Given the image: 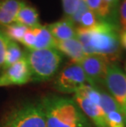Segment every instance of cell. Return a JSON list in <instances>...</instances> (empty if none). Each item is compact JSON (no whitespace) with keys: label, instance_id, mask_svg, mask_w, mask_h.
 <instances>
[{"label":"cell","instance_id":"6da1fadb","mask_svg":"<svg viewBox=\"0 0 126 127\" xmlns=\"http://www.w3.org/2000/svg\"><path fill=\"white\" fill-rule=\"evenodd\" d=\"M76 38L84 47L86 55L102 56L114 63L120 57L119 26L101 21L91 28L77 26Z\"/></svg>","mask_w":126,"mask_h":127},{"label":"cell","instance_id":"7a4b0ae2","mask_svg":"<svg viewBox=\"0 0 126 127\" xmlns=\"http://www.w3.org/2000/svg\"><path fill=\"white\" fill-rule=\"evenodd\" d=\"M41 104L47 127H93L74 98L50 94L42 99Z\"/></svg>","mask_w":126,"mask_h":127},{"label":"cell","instance_id":"3957f363","mask_svg":"<svg viewBox=\"0 0 126 127\" xmlns=\"http://www.w3.org/2000/svg\"><path fill=\"white\" fill-rule=\"evenodd\" d=\"M25 57L31 80L36 82L46 81L54 76L62 62V54L57 48L29 50Z\"/></svg>","mask_w":126,"mask_h":127},{"label":"cell","instance_id":"277c9868","mask_svg":"<svg viewBox=\"0 0 126 127\" xmlns=\"http://www.w3.org/2000/svg\"><path fill=\"white\" fill-rule=\"evenodd\" d=\"M0 127H47L41 102H26L12 109L1 121Z\"/></svg>","mask_w":126,"mask_h":127},{"label":"cell","instance_id":"5b68a950","mask_svg":"<svg viewBox=\"0 0 126 127\" xmlns=\"http://www.w3.org/2000/svg\"><path fill=\"white\" fill-rule=\"evenodd\" d=\"M88 84L79 63H70L56 77L54 88L62 94H75L83 85Z\"/></svg>","mask_w":126,"mask_h":127},{"label":"cell","instance_id":"8992f818","mask_svg":"<svg viewBox=\"0 0 126 127\" xmlns=\"http://www.w3.org/2000/svg\"><path fill=\"white\" fill-rule=\"evenodd\" d=\"M106 87L121 108L126 125V75L115 63H110L107 67Z\"/></svg>","mask_w":126,"mask_h":127},{"label":"cell","instance_id":"52a82bcc","mask_svg":"<svg viewBox=\"0 0 126 127\" xmlns=\"http://www.w3.org/2000/svg\"><path fill=\"white\" fill-rule=\"evenodd\" d=\"M109 61L102 56L88 54L79 63L88 82L93 87L106 86V77Z\"/></svg>","mask_w":126,"mask_h":127},{"label":"cell","instance_id":"ba28073f","mask_svg":"<svg viewBox=\"0 0 126 127\" xmlns=\"http://www.w3.org/2000/svg\"><path fill=\"white\" fill-rule=\"evenodd\" d=\"M31 81V74L25 54L12 66L2 70L0 75V87L22 85Z\"/></svg>","mask_w":126,"mask_h":127},{"label":"cell","instance_id":"9c48e42d","mask_svg":"<svg viewBox=\"0 0 126 127\" xmlns=\"http://www.w3.org/2000/svg\"><path fill=\"white\" fill-rule=\"evenodd\" d=\"M74 100L95 127H110L106 116L101 106L78 94H75Z\"/></svg>","mask_w":126,"mask_h":127},{"label":"cell","instance_id":"30bf717a","mask_svg":"<svg viewBox=\"0 0 126 127\" xmlns=\"http://www.w3.org/2000/svg\"><path fill=\"white\" fill-rule=\"evenodd\" d=\"M100 106L106 116L110 127H125L122 110L108 92L101 90Z\"/></svg>","mask_w":126,"mask_h":127},{"label":"cell","instance_id":"8fae6325","mask_svg":"<svg viewBox=\"0 0 126 127\" xmlns=\"http://www.w3.org/2000/svg\"><path fill=\"white\" fill-rule=\"evenodd\" d=\"M87 7L97 15L101 21L118 26L116 7L108 4L105 0H83Z\"/></svg>","mask_w":126,"mask_h":127},{"label":"cell","instance_id":"7c38bea8","mask_svg":"<svg viewBox=\"0 0 126 127\" xmlns=\"http://www.w3.org/2000/svg\"><path fill=\"white\" fill-rule=\"evenodd\" d=\"M56 48L61 54L63 53L71 58L72 63H79L86 56L84 47L77 38L61 41L56 40Z\"/></svg>","mask_w":126,"mask_h":127},{"label":"cell","instance_id":"4fadbf2b","mask_svg":"<svg viewBox=\"0 0 126 127\" xmlns=\"http://www.w3.org/2000/svg\"><path fill=\"white\" fill-rule=\"evenodd\" d=\"M47 27L57 41L76 38V27L69 17H65L57 22L50 24Z\"/></svg>","mask_w":126,"mask_h":127},{"label":"cell","instance_id":"5bb4252c","mask_svg":"<svg viewBox=\"0 0 126 127\" xmlns=\"http://www.w3.org/2000/svg\"><path fill=\"white\" fill-rule=\"evenodd\" d=\"M22 2L19 0H0V26L4 27L15 23Z\"/></svg>","mask_w":126,"mask_h":127},{"label":"cell","instance_id":"9a60e30c","mask_svg":"<svg viewBox=\"0 0 126 127\" xmlns=\"http://www.w3.org/2000/svg\"><path fill=\"white\" fill-rule=\"evenodd\" d=\"M15 23L21 24L28 28H35L40 26L38 12L34 7L22 2V5L16 17Z\"/></svg>","mask_w":126,"mask_h":127},{"label":"cell","instance_id":"2e32d148","mask_svg":"<svg viewBox=\"0 0 126 127\" xmlns=\"http://www.w3.org/2000/svg\"><path fill=\"white\" fill-rule=\"evenodd\" d=\"M35 34V44L34 49H44V48H56V39L47 26H39L33 28Z\"/></svg>","mask_w":126,"mask_h":127},{"label":"cell","instance_id":"e0dca14e","mask_svg":"<svg viewBox=\"0 0 126 127\" xmlns=\"http://www.w3.org/2000/svg\"><path fill=\"white\" fill-rule=\"evenodd\" d=\"M24 56H25V54L23 53L22 50H21V48L18 45L17 43L9 40L6 51V54H5L4 63L2 70H5L7 67H9L10 66L16 63L17 62L21 60Z\"/></svg>","mask_w":126,"mask_h":127},{"label":"cell","instance_id":"ac0fdd59","mask_svg":"<svg viewBox=\"0 0 126 127\" xmlns=\"http://www.w3.org/2000/svg\"><path fill=\"white\" fill-rule=\"evenodd\" d=\"M28 30V27L19 23H12L11 25L4 26L3 33L10 40L14 42L21 41L24 34Z\"/></svg>","mask_w":126,"mask_h":127},{"label":"cell","instance_id":"d6986e66","mask_svg":"<svg viewBox=\"0 0 126 127\" xmlns=\"http://www.w3.org/2000/svg\"><path fill=\"white\" fill-rule=\"evenodd\" d=\"M101 20L99 19L97 15L89 8L85 11V12L82 15L81 18L79 20V23L78 26L84 28H91L93 26H96L98 22H100Z\"/></svg>","mask_w":126,"mask_h":127},{"label":"cell","instance_id":"ffe728a7","mask_svg":"<svg viewBox=\"0 0 126 127\" xmlns=\"http://www.w3.org/2000/svg\"><path fill=\"white\" fill-rule=\"evenodd\" d=\"M81 0H62L63 11L66 17H71L79 8Z\"/></svg>","mask_w":126,"mask_h":127},{"label":"cell","instance_id":"44dd1931","mask_svg":"<svg viewBox=\"0 0 126 127\" xmlns=\"http://www.w3.org/2000/svg\"><path fill=\"white\" fill-rule=\"evenodd\" d=\"M21 43L29 50H33L35 44V34L33 28H28Z\"/></svg>","mask_w":126,"mask_h":127},{"label":"cell","instance_id":"7402d4cb","mask_svg":"<svg viewBox=\"0 0 126 127\" xmlns=\"http://www.w3.org/2000/svg\"><path fill=\"white\" fill-rule=\"evenodd\" d=\"M9 39L2 31H0V70H2L4 63V58L7 45L9 43Z\"/></svg>","mask_w":126,"mask_h":127},{"label":"cell","instance_id":"603a6c76","mask_svg":"<svg viewBox=\"0 0 126 127\" xmlns=\"http://www.w3.org/2000/svg\"><path fill=\"white\" fill-rule=\"evenodd\" d=\"M118 21L121 31H126V0H123L120 4L118 12Z\"/></svg>","mask_w":126,"mask_h":127},{"label":"cell","instance_id":"cb8c5ba5","mask_svg":"<svg viewBox=\"0 0 126 127\" xmlns=\"http://www.w3.org/2000/svg\"><path fill=\"white\" fill-rule=\"evenodd\" d=\"M120 43L123 47L126 48V31H121L120 34Z\"/></svg>","mask_w":126,"mask_h":127},{"label":"cell","instance_id":"d4e9b609","mask_svg":"<svg viewBox=\"0 0 126 127\" xmlns=\"http://www.w3.org/2000/svg\"><path fill=\"white\" fill-rule=\"evenodd\" d=\"M105 1L108 4L111 5V6L114 7H116L117 5H118V2H119V0H105Z\"/></svg>","mask_w":126,"mask_h":127},{"label":"cell","instance_id":"484cf974","mask_svg":"<svg viewBox=\"0 0 126 127\" xmlns=\"http://www.w3.org/2000/svg\"><path fill=\"white\" fill-rule=\"evenodd\" d=\"M125 75H126V63L125 64Z\"/></svg>","mask_w":126,"mask_h":127},{"label":"cell","instance_id":"4316f807","mask_svg":"<svg viewBox=\"0 0 126 127\" xmlns=\"http://www.w3.org/2000/svg\"><path fill=\"white\" fill-rule=\"evenodd\" d=\"M125 107H126V105H125Z\"/></svg>","mask_w":126,"mask_h":127}]
</instances>
